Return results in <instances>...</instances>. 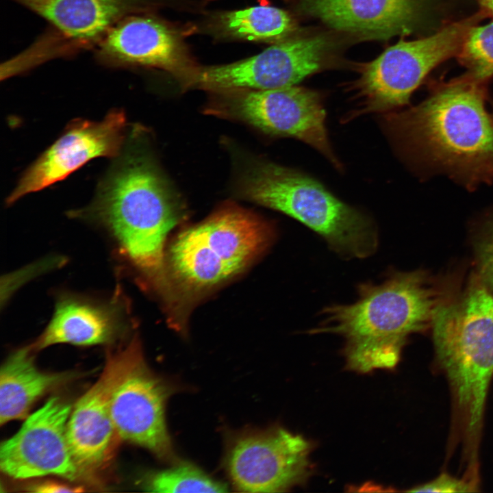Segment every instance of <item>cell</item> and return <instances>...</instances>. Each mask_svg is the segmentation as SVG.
I'll list each match as a JSON object with an SVG mask.
<instances>
[{
  "mask_svg": "<svg viewBox=\"0 0 493 493\" xmlns=\"http://www.w3.org/2000/svg\"><path fill=\"white\" fill-rule=\"evenodd\" d=\"M31 345L13 352L0 370V425L26 418L35 402L69 379L67 372H48L36 366Z\"/></svg>",
  "mask_w": 493,
  "mask_h": 493,
  "instance_id": "19",
  "label": "cell"
},
{
  "mask_svg": "<svg viewBox=\"0 0 493 493\" xmlns=\"http://www.w3.org/2000/svg\"><path fill=\"white\" fill-rule=\"evenodd\" d=\"M89 214L115 237L131 262L149 276L162 275L168 232L181 208L153 160L129 149L101 187Z\"/></svg>",
  "mask_w": 493,
  "mask_h": 493,
  "instance_id": "3",
  "label": "cell"
},
{
  "mask_svg": "<svg viewBox=\"0 0 493 493\" xmlns=\"http://www.w3.org/2000/svg\"><path fill=\"white\" fill-rule=\"evenodd\" d=\"M485 83L464 74L439 84L420 103L385 114V128L416 167L469 190L492 184L493 123Z\"/></svg>",
  "mask_w": 493,
  "mask_h": 493,
  "instance_id": "1",
  "label": "cell"
},
{
  "mask_svg": "<svg viewBox=\"0 0 493 493\" xmlns=\"http://www.w3.org/2000/svg\"><path fill=\"white\" fill-rule=\"evenodd\" d=\"M440 303L422 270L393 271L379 283L357 287L349 304L325 307L310 333H334L344 340L346 366L358 372L394 368L407 337L431 323Z\"/></svg>",
  "mask_w": 493,
  "mask_h": 493,
  "instance_id": "2",
  "label": "cell"
},
{
  "mask_svg": "<svg viewBox=\"0 0 493 493\" xmlns=\"http://www.w3.org/2000/svg\"><path fill=\"white\" fill-rule=\"evenodd\" d=\"M474 248L481 282L493 291V212L483 222Z\"/></svg>",
  "mask_w": 493,
  "mask_h": 493,
  "instance_id": "23",
  "label": "cell"
},
{
  "mask_svg": "<svg viewBox=\"0 0 493 493\" xmlns=\"http://www.w3.org/2000/svg\"><path fill=\"white\" fill-rule=\"evenodd\" d=\"M431 323L438 357L475 434L493 375V291L481 282L472 285L453 301L440 303Z\"/></svg>",
  "mask_w": 493,
  "mask_h": 493,
  "instance_id": "5",
  "label": "cell"
},
{
  "mask_svg": "<svg viewBox=\"0 0 493 493\" xmlns=\"http://www.w3.org/2000/svg\"><path fill=\"white\" fill-rule=\"evenodd\" d=\"M125 323L123 305L115 297L104 303L65 297L57 303L49 325L31 346L39 351L60 343L105 344L121 333Z\"/></svg>",
  "mask_w": 493,
  "mask_h": 493,
  "instance_id": "18",
  "label": "cell"
},
{
  "mask_svg": "<svg viewBox=\"0 0 493 493\" xmlns=\"http://www.w3.org/2000/svg\"><path fill=\"white\" fill-rule=\"evenodd\" d=\"M270 230L240 209L229 207L180 233L170 251L177 277L197 290L241 271L266 246Z\"/></svg>",
  "mask_w": 493,
  "mask_h": 493,
  "instance_id": "7",
  "label": "cell"
},
{
  "mask_svg": "<svg viewBox=\"0 0 493 493\" xmlns=\"http://www.w3.org/2000/svg\"><path fill=\"white\" fill-rule=\"evenodd\" d=\"M94 58L110 68H160L181 79L195 67L178 36L160 20L143 13L115 24L92 49Z\"/></svg>",
  "mask_w": 493,
  "mask_h": 493,
  "instance_id": "15",
  "label": "cell"
},
{
  "mask_svg": "<svg viewBox=\"0 0 493 493\" xmlns=\"http://www.w3.org/2000/svg\"><path fill=\"white\" fill-rule=\"evenodd\" d=\"M487 16L482 10L433 34L399 41L365 66L354 83V108L347 121L371 113H389L407 105L413 92L440 63L457 55L469 29Z\"/></svg>",
  "mask_w": 493,
  "mask_h": 493,
  "instance_id": "6",
  "label": "cell"
},
{
  "mask_svg": "<svg viewBox=\"0 0 493 493\" xmlns=\"http://www.w3.org/2000/svg\"><path fill=\"white\" fill-rule=\"evenodd\" d=\"M491 118H492V123H493V103H492V115H491Z\"/></svg>",
  "mask_w": 493,
  "mask_h": 493,
  "instance_id": "27",
  "label": "cell"
},
{
  "mask_svg": "<svg viewBox=\"0 0 493 493\" xmlns=\"http://www.w3.org/2000/svg\"><path fill=\"white\" fill-rule=\"evenodd\" d=\"M138 344L135 338L123 349L110 354L99 379L72 408L67 438L81 472L101 468L111 455L117 436L111 415L112 395Z\"/></svg>",
  "mask_w": 493,
  "mask_h": 493,
  "instance_id": "16",
  "label": "cell"
},
{
  "mask_svg": "<svg viewBox=\"0 0 493 493\" xmlns=\"http://www.w3.org/2000/svg\"><path fill=\"white\" fill-rule=\"evenodd\" d=\"M329 47L323 36L286 40L241 61L194 68L182 81L218 92L292 86L322 67Z\"/></svg>",
  "mask_w": 493,
  "mask_h": 493,
  "instance_id": "10",
  "label": "cell"
},
{
  "mask_svg": "<svg viewBox=\"0 0 493 493\" xmlns=\"http://www.w3.org/2000/svg\"><path fill=\"white\" fill-rule=\"evenodd\" d=\"M301 8L336 29L385 39L412 31L421 5L420 0H302Z\"/></svg>",
  "mask_w": 493,
  "mask_h": 493,
  "instance_id": "17",
  "label": "cell"
},
{
  "mask_svg": "<svg viewBox=\"0 0 493 493\" xmlns=\"http://www.w3.org/2000/svg\"><path fill=\"white\" fill-rule=\"evenodd\" d=\"M467 69L466 75L481 82L493 76V20L488 24L472 26L468 31L457 55Z\"/></svg>",
  "mask_w": 493,
  "mask_h": 493,
  "instance_id": "22",
  "label": "cell"
},
{
  "mask_svg": "<svg viewBox=\"0 0 493 493\" xmlns=\"http://www.w3.org/2000/svg\"><path fill=\"white\" fill-rule=\"evenodd\" d=\"M173 388L145 363L139 343L111 399L117 437L143 447L159 458L174 457L165 421V405Z\"/></svg>",
  "mask_w": 493,
  "mask_h": 493,
  "instance_id": "13",
  "label": "cell"
},
{
  "mask_svg": "<svg viewBox=\"0 0 493 493\" xmlns=\"http://www.w3.org/2000/svg\"><path fill=\"white\" fill-rule=\"evenodd\" d=\"M486 15L493 16V0H477Z\"/></svg>",
  "mask_w": 493,
  "mask_h": 493,
  "instance_id": "26",
  "label": "cell"
},
{
  "mask_svg": "<svg viewBox=\"0 0 493 493\" xmlns=\"http://www.w3.org/2000/svg\"><path fill=\"white\" fill-rule=\"evenodd\" d=\"M216 27L227 37L271 41L287 36L295 29V24L287 12L260 5L223 12L216 19Z\"/></svg>",
  "mask_w": 493,
  "mask_h": 493,
  "instance_id": "20",
  "label": "cell"
},
{
  "mask_svg": "<svg viewBox=\"0 0 493 493\" xmlns=\"http://www.w3.org/2000/svg\"><path fill=\"white\" fill-rule=\"evenodd\" d=\"M312 444L282 427L244 433L232 442L226 468L244 492H279L305 483L312 472Z\"/></svg>",
  "mask_w": 493,
  "mask_h": 493,
  "instance_id": "9",
  "label": "cell"
},
{
  "mask_svg": "<svg viewBox=\"0 0 493 493\" xmlns=\"http://www.w3.org/2000/svg\"><path fill=\"white\" fill-rule=\"evenodd\" d=\"M473 487L469 483L451 477L446 474H442L435 479L428 483L417 485L412 489L407 490L410 492H472Z\"/></svg>",
  "mask_w": 493,
  "mask_h": 493,
  "instance_id": "24",
  "label": "cell"
},
{
  "mask_svg": "<svg viewBox=\"0 0 493 493\" xmlns=\"http://www.w3.org/2000/svg\"><path fill=\"white\" fill-rule=\"evenodd\" d=\"M239 188L247 199L281 212L316 232L342 257L366 258L378 248L377 227L370 216L300 171L258 160L242 173Z\"/></svg>",
  "mask_w": 493,
  "mask_h": 493,
  "instance_id": "4",
  "label": "cell"
},
{
  "mask_svg": "<svg viewBox=\"0 0 493 493\" xmlns=\"http://www.w3.org/2000/svg\"><path fill=\"white\" fill-rule=\"evenodd\" d=\"M220 92L225 94L208 105L209 113L242 121L273 136L298 139L341 168L329 140L323 99L318 92L292 86Z\"/></svg>",
  "mask_w": 493,
  "mask_h": 493,
  "instance_id": "8",
  "label": "cell"
},
{
  "mask_svg": "<svg viewBox=\"0 0 493 493\" xmlns=\"http://www.w3.org/2000/svg\"><path fill=\"white\" fill-rule=\"evenodd\" d=\"M153 492H224L227 487L205 475L194 465L184 462L149 475L143 484Z\"/></svg>",
  "mask_w": 493,
  "mask_h": 493,
  "instance_id": "21",
  "label": "cell"
},
{
  "mask_svg": "<svg viewBox=\"0 0 493 493\" xmlns=\"http://www.w3.org/2000/svg\"><path fill=\"white\" fill-rule=\"evenodd\" d=\"M28 488L29 491L39 493L79 492L83 491L81 487H73L51 481L34 483Z\"/></svg>",
  "mask_w": 493,
  "mask_h": 493,
  "instance_id": "25",
  "label": "cell"
},
{
  "mask_svg": "<svg viewBox=\"0 0 493 493\" xmlns=\"http://www.w3.org/2000/svg\"><path fill=\"white\" fill-rule=\"evenodd\" d=\"M72 408L60 397L52 396L29 414L19 430L1 444V471L16 479L55 475L75 480L81 471L67 438Z\"/></svg>",
  "mask_w": 493,
  "mask_h": 493,
  "instance_id": "12",
  "label": "cell"
},
{
  "mask_svg": "<svg viewBox=\"0 0 493 493\" xmlns=\"http://www.w3.org/2000/svg\"><path fill=\"white\" fill-rule=\"evenodd\" d=\"M124 113L114 110L99 122L77 121L26 170L8 197L11 204L68 177L88 161L120 153L125 140Z\"/></svg>",
  "mask_w": 493,
  "mask_h": 493,
  "instance_id": "14",
  "label": "cell"
},
{
  "mask_svg": "<svg viewBox=\"0 0 493 493\" xmlns=\"http://www.w3.org/2000/svg\"><path fill=\"white\" fill-rule=\"evenodd\" d=\"M45 19L47 31L31 46L42 63L92 49L123 18L143 13L157 0H10Z\"/></svg>",
  "mask_w": 493,
  "mask_h": 493,
  "instance_id": "11",
  "label": "cell"
}]
</instances>
